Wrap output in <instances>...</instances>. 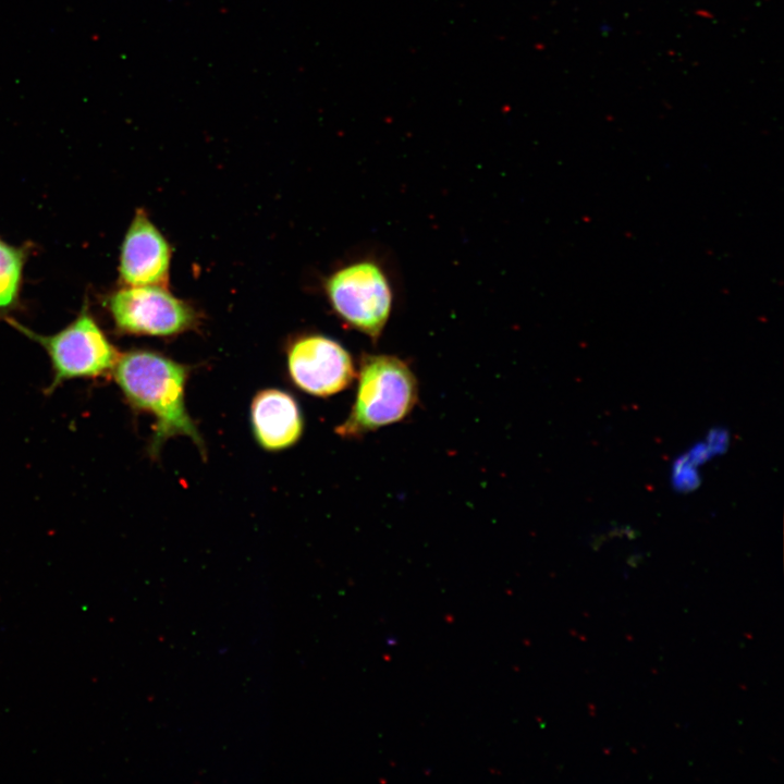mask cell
Returning a JSON list of instances; mask_svg holds the SVG:
<instances>
[{"mask_svg":"<svg viewBox=\"0 0 784 784\" xmlns=\"http://www.w3.org/2000/svg\"><path fill=\"white\" fill-rule=\"evenodd\" d=\"M111 375L133 408L155 417L151 455L176 436L189 438L204 454L203 438L185 406V366L155 352L134 350L120 354Z\"/></svg>","mask_w":784,"mask_h":784,"instance_id":"1","label":"cell"},{"mask_svg":"<svg viewBox=\"0 0 784 784\" xmlns=\"http://www.w3.org/2000/svg\"><path fill=\"white\" fill-rule=\"evenodd\" d=\"M417 397V380L403 359L366 354L360 363L354 405L336 432L357 438L397 422L413 411Z\"/></svg>","mask_w":784,"mask_h":784,"instance_id":"2","label":"cell"},{"mask_svg":"<svg viewBox=\"0 0 784 784\" xmlns=\"http://www.w3.org/2000/svg\"><path fill=\"white\" fill-rule=\"evenodd\" d=\"M8 321L46 350L53 373L48 392L69 380L99 379L111 375L120 356L87 308L51 335H40L14 320Z\"/></svg>","mask_w":784,"mask_h":784,"instance_id":"3","label":"cell"},{"mask_svg":"<svg viewBox=\"0 0 784 784\" xmlns=\"http://www.w3.org/2000/svg\"><path fill=\"white\" fill-rule=\"evenodd\" d=\"M327 294L336 314L350 326L378 340L392 309V290L381 267L358 261L334 272Z\"/></svg>","mask_w":784,"mask_h":784,"instance_id":"4","label":"cell"},{"mask_svg":"<svg viewBox=\"0 0 784 784\" xmlns=\"http://www.w3.org/2000/svg\"><path fill=\"white\" fill-rule=\"evenodd\" d=\"M117 328L131 334L172 335L193 327L195 314L163 286H124L109 298Z\"/></svg>","mask_w":784,"mask_h":784,"instance_id":"5","label":"cell"},{"mask_svg":"<svg viewBox=\"0 0 784 784\" xmlns=\"http://www.w3.org/2000/svg\"><path fill=\"white\" fill-rule=\"evenodd\" d=\"M287 367L293 382L317 396H330L345 390L355 376L350 353L323 335L296 340L287 352Z\"/></svg>","mask_w":784,"mask_h":784,"instance_id":"6","label":"cell"},{"mask_svg":"<svg viewBox=\"0 0 784 784\" xmlns=\"http://www.w3.org/2000/svg\"><path fill=\"white\" fill-rule=\"evenodd\" d=\"M171 249L162 234L138 209L125 233L119 273L125 286H166L169 278Z\"/></svg>","mask_w":784,"mask_h":784,"instance_id":"7","label":"cell"},{"mask_svg":"<svg viewBox=\"0 0 784 784\" xmlns=\"http://www.w3.org/2000/svg\"><path fill=\"white\" fill-rule=\"evenodd\" d=\"M250 418L257 442L268 451L295 444L303 432V417L296 400L279 389L258 392L252 402Z\"/></svg>","mask_w":784,"mask_h":784,"instance_id":"8","label":"cell"},{"mask_svg":"<svg viewBox=\"0 0 784 784\" xmlns=\"http://www.w3.org/2000/svg\"><path fill=\"white\" fill-rule=\"evenodd\" d=\"M23 254L0 238V308L11 306L19 294Z\"/></svg>","mask_w":784,"mask_h":784,"instance_id":"9","label":"cell"}]
</instances>
